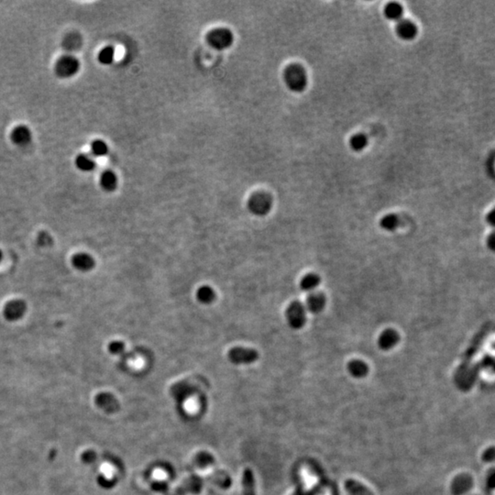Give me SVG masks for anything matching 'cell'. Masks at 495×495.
<instances>
[{
  "mask_svg": "<svg viewBox=\"0 0 495 495\" xmlns=\"http://www.w3.org/2000/svg\"><path fill=\"white\" fill-rule=\"evenodd\" d=\"M285 317L291 329L301 330L306 322L305 306L298 301L292 302L285 311Z\"/></svg>",
  "mask_w": 495,
  "mask_h": 495,
  "instance_id": "obj_4",
  "label": "cell"
},
{
  "mask_svg": "<svg viewBox=\"0 0 495 495\" xmlns=\"http://www.w3.org/2000/svg\"><path fill=\"white\" fill-rule=\"evenodd\" d=\"M384 14L388 19L399 22L400 20L403 19L402 17L404 14V9L398 3H390L384 9Z\"/></svg>",
  "mask_w": 495,
  "mask_h": 495,
  "instance_id": "obj_21",
  "label": "cell"
},
{
  "mask_svg": "<svg viewBox=\"0 0 495 495\" xmlns=\"http://www.w3.org/2000/svg\"><path fill=\"white\" fill-rule=\"evenodd\" d=\"M327 299L322 293H312L306 299V307L313 314L322 312L326 306Z\"/></svg>",
  "mask_w": 495,
  "mask_h": 495,
  "instance_id": "obj_14",
  "label": "cell"
},
{
  "mask_svg": "<svg viewBox=\"0 0 495 495\" xmlns=\"http://www.w3.org/2000/svg\"><path fill=\"white\" fill-rule=\"evenodd\" d=\"M345 489L349 495H373L371 491L354 479H347Z\"/></svg>",
  "mask_w": 495,
  "mask_h": 495,
  "instance_id": "obj_20",
  "label": "cell"
},
{
  "mask_svg": "<svg viewBox=\"0 0 495 495\" xmlns=\"http://www.w3.org/2000/svg\"><path fill=\"white\" fill-rule=\"evenodd\" d=\"M75 165L82 172H92L97 165L92 157L86 154H80L75 159Z\"/></svg>",
  "mask_w": 495,
  "mask_h": 495,
  "instance_id": "obj_23",
  "label": "cell"
},
{
  "mask_svg": "<svg viewBox=\"0 0 495 495\" xmlns=\"http://www.w3.org/2000/svg\"><path fill=\"white\" fill-rule=\"evenodd\" d=\"M241 483L243 495H256L255 478L250 469L243 471Z\"/></svg>",
  "mask_w": 495,
  "mask_h": 495,
  "instance_id": "obj_15",
  "label": "cell"
},
{
  "mask_svg": "<svg viewBox=\"0 0 495 495\" xmlns=\"http://www.w3.org/2000/svg\"><path fill=\"white\" fill-rule=\"evenodd\" d=\"M229 360L231 363L236 365H246L255 363L259 359V353L255 349L237 346L231 348L229 352Z\"/></svg>",
  "mask_w": 495,
  "mask_h": 495,
  "instance_id": "obj_6",
  "label": "cell"
},
{
  "mask_svg": "<svg viewBox=\"0 0 495 495\" xmlns=\"http://www.w3.org/2000/svg\"><path fill=\"white\" fill-rule=\"evenodd\" d=\"M82 45V38L80 35L73 33L67 37V41L65 42V46L67 49L76 50L80 48Z\"/></svg>",
  "mask_w": 495,
  "mask_h": 495,
  "instance_id": "obj_29",
  "label": "cell"
},
{
  "mask_svg": "<svg viewBox=\"0 0 495 495\" xmlns=\"http://www.w3.org/2000/svg\"><path fill=\"white\" fill-rule=\"evenodd\" d=\"M206 41L210 47L217 50L229 49L234 42V34L230 29L216 28L206 35Z\"/></svg>",
  "mask_w": 495,
  "mask_h": 495,
  "instance_id": "obj_2",
  "label": "cell"
},
{
  "mask_svg": "<svg viewBox=\"0 0 495 495\" xmlns=\"http://www.w3.org/2000/svg\"><path fill=\"white\" fill-rule=\"evenodd\" d=\"M72 264L76 270L80 272H89L95 267L96 263L92 256L84 252H80L73 256Z\"/></svg>",
  "mask_w": 495,
  "mask_h": 495,
  "instance_id": "obj_12",
  "label": "cell"
},
{
  "mask_svg": "<svg viewBox=\"0 0 495 495\" xmlns=\"http://www.w3.org/2000/svg\"><path fill=\"white\" fill-rule=\"evenodd\" d=\"M204 484V479L199 476H191L185 478L179 486L173 491V495H184L186 494L198 495Z\"/></svg>",
  "mask_w": 495,
  "mask_h": 495,
  "instance_id": "obj_8",
  "label": "cell"
},
{
  "mask_svg": "<svg viewBox=\"0 0 495 495\" xmlns=\"http://www.w3.org/2000/svg\"><path fill=\"white\" fill-rule=\"evenodd\" d=\"M27 312V304L23 300L15 299L7 303L3 309V315L8 321L19 320Z\"/></svg>",
  "mask_w": 495,
  "mask_h": 495,
  "instance_id": "obj_7",
  "label": "cell"
},
{
  "mask_svg": "<svg viewBox=\"0 0 495 495\" xmlns=\"http://www.w3.org/2000/svg\"><path fill=\"white\" fill-rule=\"evenodd\" d=\"M321 281L320 277L315 273H309L300 281V288L305 292H311L316 288Z\"/></svg>",
  "mask_w": 495,
  "mask_h": 495,
  "instance_id": "obj_22",
  "label": "cell"
},
{
  "mask_svg": "<svg viewBox=\"0 0 495 495\" xmlns=\"http://www.w3.org/2000/svg\"><path fill=\"white\" fill-rule=\"evenodd\" d=\"M488 245L493 250H495V232L491 234V236L488 239Z\"/></svg>",
  "mask_w": 495,
  "mask_h": 495,
  "instance_id": "obj_33",
  "label": "cell"
},
{
  "mask_svg": "<svg viewBox=\"0 0 495 495\" xmlns=\"http://www.w3.org/2000/svg\"><path fill=\"white\" fill-rule=\"evenodd\" d=\"M284 82L289 89L295 93H301L307 85V75L303 66L292 64L283 72Z\"/></svg>",
  "mask_w": 495,
  "mask_h": 495,
  "instance_id": "obj_1",
  "label": "cell"
},
{
  "mask_svg": "<svg viewBox=\"0 0 495 495\" xmlns=\"http://www.w3.org/2000/svg\"><path fill=\"white\" fill-rule=\"evenodd\" d=\"M10 138H11L12 142L15 143L16 145L23 146V145L29 144L32 141L33 134L28 127L20 125V126L16 127L12 131Z\"/></svg>",
  "mask_w": 495,
  "mask_h": 495,
  "instance_id": "obj_13",
  "label": "cell"
},
{
  "mask_svg": "<svg viewBox=\"0 0 495 495\" xmlns=\"http://www.w3.org/2000/svg\"><path fill=\"white\" fill-rule=\"evenodd\" d=\"M487 221L490 225L495 226V208H494L487 215Z\"/></svg>",
  "mask_w": 495,
  "mask_h": 495,
  "instance_id": "obj_32",
  "label": "cell"
},
{
  "mask_svg": "<svg viewBox=\"0 0 495 495\" xmlns=\"http://www.w3.org/2000/svg\"><path fill=\"white\" fill-rule=\"evenodd\" d=\"M272 207V197L264 192H256L248 200V210L258 216H264L268 214Z\"/></svg>",
  "mask_w": 495,
  "mask_h": 495,
  "instance_id": "obj_3",
  "label": "cell"
},
{
  "mask_svg": "<svg viewBox=\"0 0 495 495\" xmlns=\"http://www.w3.org/2000/svg\"><path fill=\"white\" fill-rule=\"evenodd\" d=\"M401 225L400 217L396 214H385L380 220V226L382 230L393 232L396 231Z\"/></svg>",
  "mask_w": 495,
  "mask_h": 495,
  "instance_id": "obj_19",
  "label": "cell"
},
{
  "mask_svg": "<svg viewBox=\"0 0 495 495\" xmlns=\"http://www.w3.org/2000/svg\"><path fill=\"white\" fill-rule=\"evenodd\" d=\"M91 152H92L93 156H106L108 152V146H107V143L103 140H95L91 144Z\"/></svg>",
  "mask_w": 495,
  "mask_h": 495,
  "instance_id": "obj_28",
  "label": "cell"
},
{
  "mask_svg": "<svg viewBox=\"0 0 495 495\" xmlns=\"http://www.w3.org/2000/svg\"><path fill=\"white\" fill-rule=\"evenodd\" d=\"M368 138L363 134V133H359V134H356L353 137H351V139L349 140V144H350V148H352L354 151H362L364 148H366L368 146Z\"/></svg>",
  "mask_w": 495,
  "mask_h": 495,
  "instance_id": "obj_26",
  "label": "cell"
},
{
  "mask_svg": "<svg viewBox=\"0 0 495 495\" xmlns=\"http://www.w3.org/2000/svg\"><path fill=\"white\" fill-rule=\"evenodd\" d=\"M193 463L199 468H207L209 466H213L214 464V458L213 455L208 452L201 451L196 455L194 458Z\"/></svg>",
  "mask_w": 495,
  "mask_h": 495,
  "instance_id": "obj_25",
  "label": "cell"
},
{
  "mask_svg": "<svg viewBox=\"0 0 495 495\" xmlns=\"http://www.w3.org/2000/svg\"><path fill=\"white\" fill-rule=\"evenodd\" d=\"M2 259H3V253H2V251L0 250V262L2 261Z\"/></svg>",
  "mask_w": 495,
  "mask_h": 495,
  "instance_id": "obj_34",
  "label": "cell"
},
{
  "mask_svg": "<svg viewBox=\"0 0 495 495\" xmlns=\"http://www.w3.org/2000/svg\"><path fill=\"white\" fill-rule=\"evenodd\" d=\"M100 185L107 192H113L117 186V177L112 171H105L100 176Z\"/></svg>",
  "mask_w": 495,
  "mask_h": 495,
  "instance_id": "obj_18",
  "label": "cell"
},
{
  "mask_svg": "<svg viewBox=\"0 0 495 495\" xmlns=\"http://www.w3.org/2000/svg\"><path fill=\"white\" fill-rule=\"evenodd\" d=\"M116 50L112 46H107L100 50L99 61L101 65L108 66L111 65L115 59Z\"/></svg>",
  "mask_w": 495,
  "mask_h": 495,
  "instance_id": "obj_27",
  "label": "cell"
},
{
  "mask_svg": "<svg viewBox=\"0 0 495 495\" xmlns=\"http://www.w3.org/2000/svg\"><path fill=\"white\" fill-rule=\"evenodd\" d=\"M347 371L352 377L360 379V378L365 377L368 374L369 367L363 361L354 360V361L349 362L347 364Z\"/></svg>",
  "mask_w": 495,
  "mask_h": 495,
  "instance_id": "obj_17",
  "label": "cell"
},
{
  "mask_svg": "<svg viewBox=\"0 0 495 495\" xmlns=\"http://www.w3.org/2000/svg\"><path fill=\"white\" fill-rule=\"evenodd\" d=\"M197 298L200 303L204 305H209L214 301L215 293L213 289L207 285L202 286L197 292Z\"/></svg>",
  "mask_w": 495,
  "mask_h": 495,
  "instance_id": "obj_24",
  "label": "cell"
},
{
  "mask_svg": "<svg viewBox=\"0 0 495 495\" xmlns=\"http://www.w3.org/2000/svg\"><path fill=\"white\" fill-rule=\"evenodd\" d=\"M82 460L85 463H94L97 461V454L92 450H88L82 454Z\"/></svg>",
  "mask_w": 495,
  "mask_h": 495,
  "instance_id": "obj_31",
  "label": "cell"
},
{
  "mask_svg": "<svg viewBox=\"0 0 495 495\" xmlns=\"http://www.w3.org/2000/svg\"><path fill=\"white\" fill-rule=\"evenodd\" d=\"M125 350V345L121 341H112L108 344V351L113 355H119L123 353Z\"/></svg>",
  "mask_w": 495,
  "mask_h": 495,
  "instance_id": "obj_30",
  "label": "cell"
},
{
  "mask_svg": "<svg viewBox=\"0 0 495 495\" xmlns=\"http://www.w3.org/2000/svg\"><path fill=\"white\" fill-rule=\"evenodd\" d=\"M54 70L59 77L69 78L78 73L80 70V62L73 55H64L58 59Z\"/></svg>",
  "mask_w": 495,
  "mask_h": 495,
  "instance_id": "obj_5",
  "label": "cell"
},
{
  "mask_svg": "<svg viewBox=\"0 0 495 495\" xmlns=\"http://www.w3.org/2000/svg\"><path fill=\"white\" fill-rule=\"evenodd\" d=\"M207 480L222 489H228L231 485V478L229 474L222 470H215L214 472L207 475Z\"/></svg>",
  "mask_w": 495,
  "mask_h": 495,
  "instance_id": "obj_16",
  "label": "cell"
},
{
  "mask_svg": "<svg viewBox=\"0 0 495 495\" xmlns=\"http://www.w3.org/2000/svg\"><path fill=\"white\" fill-rule=\"evenodd\" d=\"M95 403L99 408L107 413H115L119 411L120 404L115 396L109 393H100L95 398Z\"/></svg>",
  "mask_w": 495,
  "mask_h": 495,
  "instance_id": "obj_9",
  "label": "cell"
},
{
  "mask_svg": "<svg viewBox=\"0 0 495 495\" xmlns=\"http://www.w3.org/2000/svg\"><path fill=\"white\" fill-rule=\"evenodd\" d=\"M400 336L398 332L393 329H388L380 333L378 338V346L381 350L387 351L398 344Z\"/></svg>",
  "mask_w": 495,
  "mask_h": 495,
  "instance_id": "obj_10",
  "label": "cell"
},
{
  "mask_svg": "<svg viewBox=\"0 0 495 495\" xmlns=\"http://www.w3.org/2000/svg\"><path fill=\"white\" fill-rule=\"evenodd\" d=\"M396 33L398 37L404 41H412L417 35V28L412 21L402 19L397 22Z\"/></svg>",
  "mask_w": 495,
  "mask_h": 495,
  "instance_id": "obj_11",
  "label": "cell"
}]
</instances>
